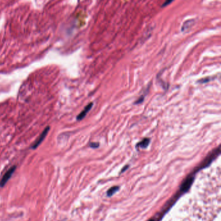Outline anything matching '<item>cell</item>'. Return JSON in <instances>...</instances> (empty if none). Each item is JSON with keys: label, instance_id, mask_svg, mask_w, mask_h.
Listing matches in <instances>:
<instances>
[{"label": "cell", "instance_id": "obj_2", "mask_svg": "<svg viewBox=\"0 0 221 221\" xmlns=\"http://www.w3.org/2000/svg\"><path fill=\"white\" fill-rule=\"evenodd\" d=\"M49 129H50V127H47L45 129L43 130V131L42 132V134L40 135V136L37 138V139H36V140L34 142V143L33 144V145L31 146V149H36L41 144V143L43 141V139H45V138L47 135V133L49 131Z\"/></svg>", "mask_w": 221, "mask_h": 221}, {"label": "cell", "instance_id": "obj_1", "mask_svg": "<svg viewBox=\"0 0 221 221\" xmlns=\"http://www.w3.org/2000/svg\"><path fill=\"white\" fill-rule=\"evenodd\" d=\"M16 168V166H13V167H11L9 170L5 173V174L3 175V176L2 177L1 181H0V186L3 187L7 183V182L9 180V179L11 178V176H12L13 173H14V171H15Z\"/></svg>", "mask_w": 221, "mask_h": 221}, {"label": "cell", "instance_id": "obj_6", "mask_svg": "<svg viewBox=\"0 0 221 221\" xmlns=\"http://www.w3.org/2000/svg\"><path fill=\"white\" fill-rule=\"evenodd\" d=\"M147 92H148V91H147L144 94L142 95L140 97H139L134 102V105H139V104H141V103H142L144 100H145V95H147Z\"/></svg>", "mask_w": 221, "mask_h": 221}, {"label": "cell", "instance_id": "obj_8", "mask_svg": "<svg viewBox=\"0 0 221 221\" xmlns=\"http://www.w3.org/2000/svg\"><path fill=\"white\" fill-rule=\"evenodd\" d=\"M173 1H166L165 3H164L163 4H162L161 7H165L167 6L168 5H169V4H171V3H173Z\"/></svg>", "mask_w": 221, "mask_h": 221}, {"label": "cell", "instance_id": "obj_9", "mask_svg": "<svg viewBox=\"0 0 221 221\" xmlns=\"http://www.w3.org/2000/svg\"><path fill=\"white\" fill-rule=\"evenodd\" d=\"M90 147H93V148H96V147H99V143H90Z\"/></svg>", "mask_w": 221, "mask_h": 221}, {"label": "cell", "instance_id": "obj_5", "mask_svg": "<svg viewBox=\"0 0 221 221\" xmlns=\"http://www.w3.org/2000/svg\"><path fill=\"white\" fill-rule=\"evenodd\" d=\"M149 143H150V139L149 138H145L140 143H139L137 145V146L141 147L142 148H146V147L149 145Z\"/></svg>", "mask_w": 221, "mask_h": 221}, {"label": "cell", "instance_id": "obj_7", "mask_svg": "<svg viewBox=\"0 0 221 221\" xmlns=\"http://www.w3.org/2000/svg\"><path fill=\"white\" fill-rule=\"evenodd\" d=\"M215 78H213L212 77H206V78H204V79H202L201 80H199L198 81V83H201V84H204V83H207L208 82H210V80H212L213 79H215Z\"/></svg>", "mask_w": 221, "mask_h": 221}, {"label": "cell", "instance_id": "obj_3", "mask_svg": "<svg viewBox=\"0 0 221 221\" xmlns=\"http://www.w3.org/2000/svg\"><path fill=\"white\" fill-rule=\"evenodd\" d=\"M93 106V102H90L86 106H85L84 109L83 110L82 112H81L77 116V121H81V120H83L84 117H86V115H87V114L89 112L91 109L92 108Z\"/></svg>", "mask_w": 221, "mask_h": 221}, {"label": "cell", "instance_id": "obj_4", "mask_svg": "<svg viewBox=\"0 0 221 221\" xmlns=\"http://www.w3.org/2000/svg\"><path fill=\"white\" fill-rule=\"evenodd\" d=\"M194 24H195L194 20H189L186 21L182 27V31L184 32L187 31L188 29H190V27H191L194 25Z\"/></svg>", "mask_w": 221, "mask_h": 221}]
</instances>
